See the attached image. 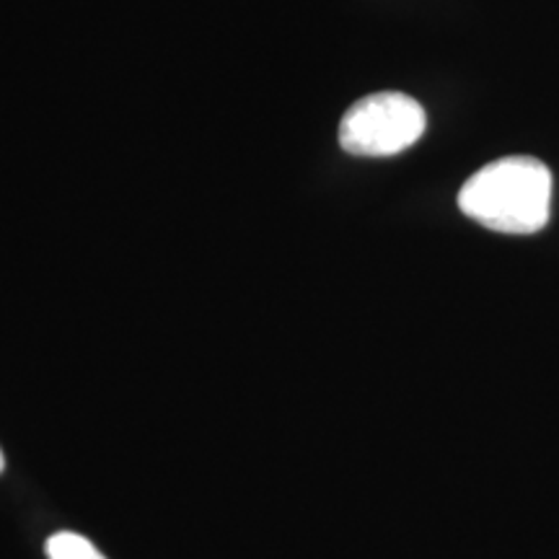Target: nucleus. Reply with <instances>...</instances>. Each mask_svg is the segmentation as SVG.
<instances>
[{
    "label": "nucleus",
    "instance_id": "f257e3e1",
    "mask_svg": "<svg viewBox=\"0 0 559 559\" xmlns=\"http://www.w3.org/2000/svg\"><path fill=\"white\" fill-rule=\"evenodd\" d=\"M551 187L555 179L539 158H500L466 179L459 207L489 230L528 236L549 223Z\"/></svg>",
    "mask_w": 559,
    "mask_h": 559
},
{
    "label": "nucleus",
    "instance_id": "7ed1b4c3",
    "mask_svg": "<svg viewBox=\"0 0 559 559\" xmlns=\"http://www.w3.org/2000/svg\"><path fill=\"white\" fill-rule=\"evenodd\" d=\"M47 557L50 559H107L99 549L91 544L86 536L73 534V531H60L47 539Z\"/></svg>",
    "mask_w": 559,
    "mask_h": 559
},
{
    "label": "nucleus",
    "instance_id": "f03ea898",
    "mask_svg": "<svg viewBox=\"0 0 559 559\" xmlns=\"http://www.w3.org/2000/svg\"><path fill=\"white\" fill-rule=\"evenodd\" d=\"M428 115L400 91L366 96L345 111L340 122V145L353 156L383 158L407 151L423 138Z\"/></svg>",
    "mask_w": 559,
    "mask_h": 559
},
{
    "label": "nucleus",
    "instance_id": "20e7f679",
    "mask_svg": "<svg viewBox=\"0 0 559 559\" xmlns=\"http://www.w3.org/2000/svg\"><path fill=\"white\" fill-rule=\"evenodd\" d=\"M5 469V456H3V451H0V472Z\"/></svg>",
    "mask_w": 559,
    "mask_h": 559
}]
</instances>
